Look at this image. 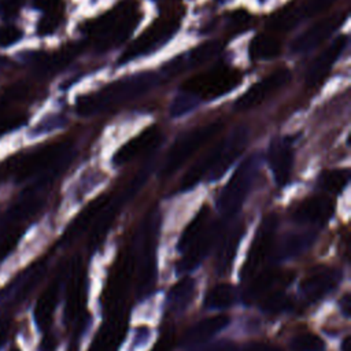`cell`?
Segmentation results:
<instances>
[{"label":"cell","mask_w":351,"mask_h":351,"mask_svg":"<svg viewBox=\"0 0 351 351\" xmlns=\"http://www.w3.org/2000/svg\"><path fill=\"white\" fill-rule=\"evenodd\" d=\"M222 236L221 225L210 222L204 232L182 252V258L177 263L178 273H188L193 270L215 245L217 240Z\"/></svg>","instance_id":"obj_14"},{"label":"cell","mask_w":351,"mask_h":351,"mask_svg":"<svg viewBox=\"0 0 351 351\" xmlns=\"http://www.w3.org/2000/svg\"><path fill=\"white\" fill-rule=\"evenodd\" d=\"M302 19H303V15L299 10L298 3H291L277 10L276 12H273L267 19V26L273 30H281V32L291 30Z\"/></svg>","instance_id":"obj_32"},{"label":"cell","mask_w":351,"mask_h":351,"mask_svg":"<svg viewBox=\"0 0 351 351\" xmlns=\"http://www.w3.org/2000/svg\"><path fill=\"white\" fill-rule=\"evenodd\" d=\"M128 319L122 311H115L99 329L89 351H117L126 332Z\"/></svg>","instance_id":"obj_21"},{"label":"cell","mask_w":351,"mask_h":351,"mask_svg":"<svg viewBox=\"0 0 351 351\" xmlns=\"http://www.w3.org/2000/svg\"><path fill=\"white\" fill-rule=\"evenodd\" d=\"M222 122H211L203 126L193 128L176 138L169 148L162 166V176H170L176 173L188 159H191L206 143H208L219 130Z\"/></svg>","instance_id":"obj_6"},{"label":"cell","mask_w":351,"mask_h":351,"mask_svg":"<svg viewBox=\"0 0 351 351\" xmlns=\"http://www.w3.org/2000/svg\"><path fill=\"white\" fill-rule=\"evenodd\" d=\"M71 156L73 144L67 140L40 147L16 162L14 176L18 181H25L34 177L52 178L69 163Z\"/></svg>","instance_id":"obj_4"},{"label":"cell","mask_w":351,"mask_h":351,"mask_svg":"<svg viewBox=\"0 0 351 351\" xmlns=\"http://www.w3.org/2000/svg\"><path fill=\"white\" fill-rule=\"evenodd\" d=\"M160 225V215L156 210L149 211L138 226L132 247L133 273L136 274V293L144 298L152 292L156 284V239Z\"/></svg>","instance_id":"obj_2"},{"label":"cell","mask_w":351,"mask_h":351,"mask_svg":"<svg viewBox=\"0 0 351 351\" xmlns=\"http://www.w3.org/2000/svg\"><path fill=\"white\" fill-rule=\"evenodd\" d=\"M64 271H60L49 282V285H47V288L41 292L40 298L36 302L34 319L40 329H47L52 321V315L59 300L60 288L64 284Z\"/></svg>","instance_id":"obj_22"},{"label":"cell","mask_w":351,"mask_h":351,"mask_svg":"<svg viewBox=\"0 0 351 351\" xmlns=\"http://www.w3.org/2000/svg\"><path fill=\"white\" fill-rule=\"evenodd\" d=\"M22 36V32L15 26H5L0 27V45H11L18 41Z\"/></svg>","instance_id":"obj_42"},{"label":"cell","mask_w":351,"mask_h":351,"mask_svg":"<svg viewBox=\"0 0 351 351\" xmlns=\"http://www.w3.org/2000/svg\"><path fill=\"white\" fill-rule=\"evenodd\" d=\"M340 280L341 273L337 269L321 266L310 271L302 280L300 291L306 299L314 302L332 292L337 287Z\"/></svg>","instance_id":"obj_18"},{"label":"cell","mask_w":351,"mask_h":351,"mask_svg":"<svg viewBox=\"0 0 351 351\" xmlns=\"http://www.w3.org/2000/svg\"><path fill=\"white\" fill-rule=\"evenodd\" d=\"M211 217H210V210L203 206L199 213L193 217V219L185 226L180 240H178V250L184 252L203 232L204 229L210 225Z\"/></svg>","instance_id":"obj_30"},{"label":"cell","mask_w":351,"mask_h":351,"mask_svg":"<svg viewBox=\"0 0 351 351\" xmlns=\"http://www.w3.org/2000/svg\"><path fill=\"white\" fill-rule=\"evenodd\" d=\"M228 19H229V23H228L229 29L240 30V29H243V27H245L248 25L250 19H251V15L248 12H245V11L239 10V11L232 12Z\"/></svg>","instance_id":"obj_43"},{"label":"cell","mask_w":351,"mask_h":351,"mask_svg":"<svg viewBox=\"0 0 351 351\" xmlns=\"http://www.w3.org/2000/svg\"><path fill=\"white\" fill-rule=\"evenodd\" d=\"M55 348V339L52 336H47L44 340H43V344H41V351H52Z\"/></svg>","instance_id":"obj_50"},{"label":"cell","mask_w":351,"mask_h":351,"mask_svg":"<svg viewBox=\"0 0 351 351\" xmlns=\"http://www.w3.org/2000/svg\"><path fill=\"white\" fill-rule=\"evenodd\" d=\"M261 1H266V0H261Z\"/></svg>","instance_id":"obj_55"},{"label":"cell","mask_w":351,"mask_h":351,"mask_svg":"<svg viewBox=\"0 0 351 351\" xmlns=\"http://www.w3.org/2000/svg\"><path fill=\"white\" fill-rule=\"evenodd\" d=\"M287 274L280 273L277 270H263L252 277L251 284L245 289L244 298L247 302L261 299L265 295L276 291L274 288L280 284H284Z\"/></svg>","instance_id":"obj_25"},{"label":"cell","mask_w":351,"mask_h":351,"mask_svg":"<svg viewBox=\"0 0 351 351\" xmlns=\"http://www.w3.org/2000/svg\"><path fill=\"white\" fill-rule=\"evenodd\" d=\"M336 0H299L298 5L303 18L314 16L328 10Z\"/></svg>","instance_id":"obj_39"},{"label":"cell","mask_w":351,"mask_h":351,"mask_svg":"<svg viewBox=\"0 0 351 351\" xmlns=\"http://www.w3.org/2000/svg\"><path fill=\"white\" fill-rule=\"evenodd\" d=\"M240 81L241 74L239 70L229 66H217L186 80L182 85V92L191 93L199 100H213L233 90Z\"/></svg>","instance_id":"obj_7"},{"label":"cell","mask_w":351,"mask_h":351,"mask_svg":"<svg viewBox=\"0 0 351 351\" xmlns=\"http://www.w3.org/2000/svg\"><path fill=\"white\" fill-rule=\"evenodd\" d=\"M158 82V77L154 73H137L128 75L118 81H114L101 89L84 95L75 101V111L82 117H90L115 106L128 103L149 89Z\"/></svg>","instance_id":"obj_1"},{"label":"cell","mask_w":351,"mask_h":351,"mask_svg":"<svg viewBox=\"0 0 351 351\" xmlns=\"http://www.w3.org/2000/svg\"><path fill=\"white\" fill-rule=\"evenodd\" d=\"M229 318L226 315H214L196 322L188 329L184 336V344H197L206 341L207 339L219 333L225 326H228Z\"/></svg>","instance_id":"obj_26"},{"label":"cell","mask_w":351,"mask_h":351,"mask_svg":"<svg viewBox=\"0 0 351 351\" xmlns=\"http://www.w3.org/2000/svg\"><path fill=\"white\" fill-rule=\"evenodd\" d=\"M346 18H347L346 12H337L318 21L310 29H307L306 32H303L300 36L296 37V40L292 43V51L307 52L315 48L322 41H325L329 36H332V33L346 21Z\"/></svg>","instance_id":"obj_15"},{"label":"cell","mask_w":351,"mask_h":351,"mask_svg":"<svg viewBox=\"0 0 351 351\" xmlns=\"http://www.w3.org/2000/svg\"><path fill=\"white\" fill-rule=\"evenodd\" d=\"M341 351H351V339L346 337L341 344Z\"/></svg>","instance_id":"obj_52"},{"label":"cell","mask_w":351,"mask_h":351,"mask_svg":"<svg viewBox=\"0 0 351 351\" xmlns=\"http://www.w3.org/2000/svg\"><path fill=\"white\" fill-rule=\"evenodd\" d=\"M236 293L232 285L219 284L211 288L204 299V304L208 308H226L234 302Z\"/></svg>","instance_id":"obj_33"},{"label":"cell","mask_w":351,"mask_h":351,"mask_svg":"<svg viewBox=\"0 0 351 351\" xmlns=\"http://www.w3.org/2000/svg\"><path fill=\"white\" fill-rule=\"evenodd\" d=\"M259 163L261 156L258 154L250 155L241 165H239L230 180L221 189L217 206L222 215L232 217L240 210L258 176Z\"/></svg>","instance_id":"obj_5"},{"label":"cell","mask_w":351,"mask_h":351,"mask_svg":"<svg viewBox=\"0 0 351 351\" xmlns=\"http://www.w3.org/2000/svg\"><path fill=\"white\" fill-rule=\"evenodd\" d=\"M7 333H8V322L0 321V348L4 344V341H5Z\"/></svg>","instance_id":"obj_51"},{"label":"cell","mask_w":351,"mask_h":351,"mask_svg":"<svg viewBox=\"0 0 351 351\" xmlns=\"http://www.w3.org/2000/svg\"><path fill=\"white\" fill-rule=\"evenodd\" d=\"M291 78V74L287 69L277 70L267 77L262 78L251 88H248L244 95H241L236 101L237 110H250L252 107L259 106L263 100H266L273 92L282 88Z\"/></svg>","instance_id":"obj_13"},{"label":"cell","mask_w":351,"mask_h":351,"mask_svg":"<svg viewBox=\"0 0 351 351\" xmlns=\"http://www.w3.org/2000/svg\"><path fill=\"white\" fill-rule=\"evenodd\" d=\"M58 4L59 0H34V5L47 14L55 12Z\"/></svg>","instance_id":"obj_47"},{"label":"cell","mask_w":351,"mask_h":351,"mask_svg":"<svg viewBox=\"0 0 351 351\" xmlns=\"http://www.w3.org/2000/svg\"><path fill=\"white\" fill-rule=\"evenodd\" d=\"M350 180V171L347 169L343 170H326L324 173H321L319 178H318V184L319 186L330 193H339L341 192Z\"/></svg>","instance_id":"obj_34"},{"label":"cell","mask_w":351,"mask_h":351,"mask_svg":"<svg viewBox=\"0 0 351 351\" xmlns=\"http://www.w3.org/2000/svg\"><path fill=\"white\" fill-rule=\"evenodd\" d=\"M11 351H19V350H18V348H12Z\"/></svg>","instance_id":"obj_53"},{"label":"cell","mask_w":351,"mask_h":351,"mask_svg":"<svg viewBox=\"0 0 351 351\" xmlns=\"http://www.w3.org/2000/svg\"><path fill=\"white\" fill-rule=\"evenodd\" d=\"M335 211V203L328 196H313L303 200L293 213V219L299 223H324Z\"/></svg>","instance_id":"obj_23"},{"label":"cell","mask_w":351,"mask_h":351,"mask_svg":"<svg viewBox=\"0 0 351 351\" xmlns=\"http://www.w3.org/2000/svg\"><path fill=\"white\" fill-rule=\"evenodd\" d=\"M180 21L174 16H162L151 23L119 56V64L145 56L163 47L178 30Z\"/></svg>","instance_id":"obj_8"},{"label":"cell","mask_w":351,"mask_h":351,"mask_svg":"<svg viewBox=\"0 0 351 351\" xmlns=\"http://www.w3.org/2000/svg\"><path fill=\"white\" fill-rule=\"evenodd\" d=\"M234 346H236V344H233V343H230V341H221V343H217V344H213V346L200 348V350H197V351H233V350H234Z\"/></svg>","instance_id":"obj_48"},{"label":"cell","mask_w":351,"mask_h":351,"mask_svg":"<svg viewBox=\"0 0 351 351\" xmlns=\"http://www.w3.org/2000/svg\"><path fill=\"white\" fill-rule=\"evenodd\" d=\"M340 307L343 310V313L348 317L350 315V310H351V296L350 293H346L341 300H340Z\"/></svg>","instance_id":"obj_49"},{"label":"cell","mask_w":351,"mask_h":351,"mask_svg":"<svg viewBox=\"0 0 351 351\" xmlns=\"http://www.w3.org/2000/svg\"><path fill=\"white\" fill-rule=\"evenodd\" d=\"M248 53L254 60L273 59L280 53V41L274 36L266 33L256 34L250 43Z\"/></svg>","instance_id":"obj_31"},{"label":"cell","mask_w":351,"mask_h":351,"mask_svg":"<svg viewBox=\"0 0 351 351\" xmlns=\"http://www.w3.org/2000/svg\"><path fill=\"white\" fill-rule=\"evenodd\" d=\"M25 122V117L21 114H11V115H0V136L19 128Z\"/></svg>","instance_id":"obj_41"},{"label":"cell","mask_w":351,"mask_h":351,"mask_svg":"<svg viewBox=\"0 0 351 351\" xmlns=\"http://www.w3.org/2000/svg\"><path fill=\"white\" fill-rule=\"evenodd\" d=\"M176 343V336L173 328H167L162 332L159 339L156 340L155 346L151 348V351H171Z\"/></svg>","instance_id":"obj_40"},{"label":"cell","mask_w":351,"mask_h":351,"mask_svg":"<svg viewBox=\"0 0 351 351\" xmlns=\"http://www.w3.org/2000/svg\"><path fill=\"white\" fill-rule=\"evenodd\" d=\"M195 280L184 277L177 281L167 295V304L173 311H182L192 302L195 295Z\"/></svg>","instance_id":"obj_29"},{"label":"cell","mask_w":351,"mask_h":351,"mask_svg":"<svg viewBox=\"0 0 351 351\" xmlns=\"http://www.w3.org/2000/svg\"><path fill=\"white\" fill-rule=\"evenodd\" d=\"M218 1H222V3H223V1H228V0H218Z\"/></svg>","instance_id":"obj_54"},{"label":"cell","mask_w":351,"mask_h":351,"mask_svg":"<svg viewBox=\"0 0 351 351\" xmlns=\"http://www.w3.org/2000/svg\"><path fill=\"white\" fill-rule=\"evenodd\" d=\"M244 229L241 225H236L234 228L230 229L229 233L223 234L221 239V247H219V254L217 259V271L219 274H223L229 270V266L232 265L234 255L239 248L240 239L243 237Z\"/></svg>","instance_id":"obj_27"},{"label":"cell","mask_w":351,"mask_h":351,"mask_svg":"<svg viewBox=\"0 0 351 351\" xmlns=\"http://www.w3.org/2000/svg\"><path fill=\"white\" fill-rule=\"evenodd\" d=\"M261 307L266 313L277 314V313L285 311L291 307V299L284 292L276 289L263 296V299L261 302Z\"/></svg>","instance_id":"obj_35"},{"label":"cell","mask_w":351,"mask_h":351,"mask_svg":"<svg viewBox=\"0 0 351 351\" xmlns=\"http://www.w3.org/2000/svg\"><path fill=\"white\" fill-rule=\"evenodd\" d=\"M66 282V302H64V319L67 322L74 321L80 317L81 310L85 304L86 295V276L81 266V262H73L70 270L67 271Z\"/></svg>","instance_id":"obj_12"},{"label":"cell","mask_w":351,"mask_h":351,"mask_svg":"<svg viewBox=\"0 0 351 351\" xmlns=\"http://www.w3.org/2000/svg\"><path fill=\"white\" fill-rule=\"evenodd\" d=\"M347 43H348V37L346 34L340 36L336 40H333L330 43V45L326 47L314 59V62L310 64L307 74H306V85L308 88H314L325 80V77L329 74L330 69L333 67V64L336 63L339 56L346 49Z\"/></svg>","instance_id":"obj_19"},{"label":"cell","mask_w":351,"mask_h":351,"mask_svg":"<svg viewBox=\"0 0 351 351\" xmlns=\"http://www.w3.org/2000/svg\"><path fill=\"white\" fill-rule=\"evenodd\" d=\"M325 343L324 340L311 332L300 333L291 340L292 351H324Z\"/></svg>","instance_id":"obj_36"},{"label":"cell","mask_w":351,"mask_h":351,"mask_svg":"<svg viewBox=\"0 0 351 351\" xmlns=\"http://www.w3.org/2000/svg\"><path fill=\"white\" fill-rule=\"evenodd\" d=\"M196 106H199V99L191 93L181 92L178 96L174 97L170 106L171 117H182L184 114L192 111Z\"/></svg>","instance_id":"obj_37"},{"label":"cell","mask_w":351,"mask_h":351,"mask_svg":"<svg viewBox=\"0 0 351 351\" xmlns=\"http://www.w3.org/2000/svg\"><path fill=\"white\" fill-rule=\"evenodd\" d=\"M267 162L274 181L278 185H285L289 181L293 166V148L287 137H277L269 145Z\"/></svg>","instance_id":"obj_16"},{"label":"cell","mask_w":351,"mask_h":351,"mask_svg":"<svg viewBox=\"0 0 351 351\" xmlns=\"http://www.w3.org/2000/svg\"><path fill=\"white\" fill-rule=\"evenodd\" d=\"M148 174H149V166L141 169V171H138V174L132 180V182L126 186V189L122 191V193H119L117 196H108L107 202L104 203V206L101 207V210L99 211L96 219L93 221V223L90 226V233H89V245L90 247L95 248L101 243V240L104 239L108 228L117 218L122 206L141 188V185L145 182Z\"/></svg>","instance_id":"obj_9"},{"label":"cell","mask_w":351,"mask_h":351,"mask_svg":"<svg viewBox=\"0 0 351 351\" xmlns=\"http://www.w3.org/2000/svg\"><path fill=\"white\" fill-rule=\"evenodd\" d=\"M222 48H223V43H221L219 40H211V41L202 43L200 45L195 47L189 52H185V53L171 59L163 67V71L167 74H177V73H182L189 69H195V67L208 62L214 56H217L222 51Z\"/></svg>","instance_id":"obj_17"},{"label":"cell","mask_w":351,"mask_h":351,"mask_svg":"<svg viewBox=\"0 0 351 351\" xmlns=\"http://www.w3.org/2000/svg\"><path fill=\"white\" fill-rule=\"evenodd\" d=\"M45 263H38L27 276V278L23 281V284L19 288V292L16 293V299L22 300L23 298H26L34 288L36 285L43 280L44 274H45Z\"/></svg>","instance_id":"obj_38"},{"label":"cell","mask_w":351,"mask_h":351,"mask_svg":"<svg viewBox=\"0 0 351 351\" xmlns=\"http://www.w3.org/2000/svg\"><path fill=\"white\" fill-rule=\"evenodd\" d=\"M314 239H315V234L313 232L289 233L284 236L282 240L277 244L274 254L277 259H287V258L299 255L313 244Z\"/></svg>","instance_id":"obj_28"},{"label":"cell","mask_w":351,"mask_h":351,"mask_svg":"<svg viewBox=\"0 0 351 351\" xmlns=\"http://www.w3.org/2000/svg\"><path fill=\"white\" fill-rule=\"evenodd\" d=\"M140 21L136 3L123 0L111 11L90 21L86 26L88 36L93 40L97 51H106L122 44L134 30Z\"/></svg>","instance_id":"obj_3"},{"label":"cell","mask_w":351,"mask_h":351,"mask_svg":"<svg viewBox=\"0 0 351 351\" xmlns=\"http://www.w3.org/2000/svg\"><path fill=\"white\" fill-rule=\"evenodd\" d=\"M248 143V129L244 125H239L232 132L217 143V160L208 174L210 181L219 180L234 160L241 155Z\"/></svg>","instance_id":"obj_11"},{"label":"cell","mask_w":351,"mask_h":351,"mask_svg":"<svg viewBox=\"0 0 351 351\" xmlns=\"http://www.w3.org/2000/svg\"><path fill=\"white\" fill-rule=\"evenodd\" d=\"M59 23V16L55 12L47 14L38 23V32L40 34H49L52 33Z\"/></svg>","instance_id":"obj_44"},{"label":"cell","mask_w":351,"mask_h":351,"mask_svg":"<svg viewBox=\"0 0 351 351\" xmlns=\"http://www.w3.org/2000/svg\"><path fill=\"white\" fill-rule=\"evenodd\" d=\"M108 195H101L99 197H96L95 200H92L77 217L75 219L70 223V226L67 228V230L64 232L63 236V241L64 243H71L73 240H75L77 237H80L82 233L86 232V229H89L93 223V221L96 219L99 211L101 210V207L104 206V203L107 202Z\"/></svg>","instance_id":"obj_24"},{"label":"cell","mask_w":351,"mask_h":351,"mask_svg":"<svg viewBox=\"0 0 351 351\" xmlns=\"http://www.w3.org/2000/svg\"><path fill=\"white\" fill-rule=\"evenodd\" d=\"M160 140L159 129L152 125L138 133L136 137L125 143L112 156V162L117 166H122L129 163L130 160L144 155L149 149H152Z\"/></svg>","instance_id":"obj_20"},{"label":"cell","mask_w":351,"mask_h":351,"mask_svg":"<svg viewBox=\"0 0 351 351\" xmlns=\"http://www.w3.org/2000/svg\"><path fill=\"white\" fill-rule=\"evenodd\" d=\"M26 0H0V10L3 14H15Z\"/></svg>","instance_id":"obj_46"},{"label":"cell","mask_w":351,"mask_h":351,"mask_svg":"<svg viewBox=\"0 0 351 351\" xmlns=\"http://www.w3.org/2000/svg\"><path fill=\"white\" fill-rule=\"evenodd\" d=\"M276 229H277L276 215H267L262 219L256 230V234L254 237V241L250 247L244 266L241 269L240 276L243 278H252L261 271L265 261L270 256L271 251L274 250Z\"/></svg>","instance_id":"obj_10"},{"label":"cell","mask_w":351,"mask_h":351,"mask_svg":"<svg viewBox=\"0 0 351 351\" xmlns=\"http://www.w3.org/2000/svg\"><path fill=\"white\" fill-rule=\"evenodd\" d=\"M233 351H282L280 347L270 344V343H247L243 346H234Z\"/></svg>","instance_id":"obj_45"}]
</instances>
